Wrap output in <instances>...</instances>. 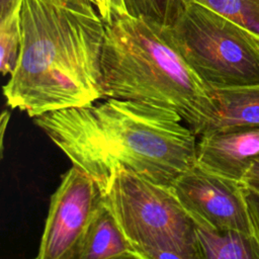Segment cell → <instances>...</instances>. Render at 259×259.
Masks as SVG:
<instances>
[{
	"label": "cell",
	"mask_w": 259,
	"mask_h": 259,
	"mask_svg": "<svg viewBox=\"0 0 259 259\" xmlns=\"http://www.w3.org/2000/svg\"><path fill=\"white\" fill-rule=\"evenodd\" d=\"M102 194L139 259H200L196 225L170 186L117 166Z\"/></svg>",
	"instance_id": "4"
},
{
	"label": "cell",
	"mask_w": 259,
	"mask_h": 259,
	"mask_svg": "<svg viewBox=\"0 0 259 259\" xmlns=\"http://www.w3.org/2000/svg\"><path fill=\"white\" fill-rule=\"evenodd\" d=\"M108 258L139 259L102 196L74 259Z\"/></svg>",
	"instance_id": "9"
},
{
	"label": "cell",
	"mask_w": 259,
	"mask_h": 259,
	"mask_svg": "<svg viewBox=\"0 0 259 259\" xmlns=\"http://www.w3.org/2000/svg\"><path fill=\"white\" fill-rule=\"evenodd\" d=\"M196 237L200 259H259V249L251 235L196 226Z\"/></svg>",
	"instance_id": "11"
},
{
	"label": "cell",
	"mask_w": 259,
	"mask_h": 259,
	"mask_svg": "<svg viewBox=\"0 0 259 259\" xmlns=\"http://www.w3.org/2000/svg\"><path fill=\"white\" fill-rule=\"evenodd\" d=\"M181 0H122L126 14L143 17L168 26L173 21Z\"/></svg>",
	"instance_id": "14"
},
{
	"label": "cell",
	"mask_w": 259,
	"mask_h": 259,
	"mask_svg": "<svg viewBox=\"0 0 259 259\" xmlns=\"http://www.w3.org/2000/svg\"><path fill=\"white\" fill-rule=\"evenodd\" d=\"M102 192L86 172L72 166L51 197L36 259H74Z\"/></svg>",
	"instance_id": "6"
},
{
	"label": "cell",
	"mask_w": 259,
	"mask_h": 259,
	"mask_svg": "<svg viewBox=\"0 0 259 259\" xmlns=\"http://www.w3.org/2000/svg\"><path fill=\"white\" fill-rule=\"evenodd\" d=\"M244 197L246 200L252 236L259 249V192L243 186Z\"/></svg>",
	"instance_id": "15"
},
{
	"label": "cell",
	"mask_w": 259,
	"mask_h": 259,
	"mask_svg": "<svg viewBox=\"0 0 259 259\" xmlns=\"http://www.w3.org/2000/svg\"><path fill=\"white\" fill-rule=\"evenodd\" d=\"M21 5L0 17V70L3 76L10 75L18 61L21 44Z\"/></svg>",
	"instance_id": "12"
},
{
	"label": "cell",
	"mask_w": 259,
	"mask_h": 259,
	"mask_svg": "<svg viewBox=\"0 0 259 259\" xmlns=\"http://www.w3.org/2000/svg\"><path fill=\"white\" fill-rule=\"evenodd\" d=\"M23 0H0V17L11 12L22 4Z\"/></svg>",
	"instance_id": "17"
},
{
	"label": "cell",
	"mask_w": 259,
	"mask_h": 259,
	"mask_svg": "<svg viewBox=\"0 0 259 259\" xmlns=\"http://www.w3.org/2000/svg\"><path fill=\"white\" fill-rule=\"evenodd\" d=\"M168 38L209 90L259 84V38L193 0H181Z\"/></svg>",
	"instance_id": "5"
},
{
	"label": "cell",
	"mask_w": 259,
	"mask_h": 259,
	"mask_svg": "<svg viewBox=\"0 0 259 259\" xmlns=\"http://www.w3.org/2000/svg\"><path fill=\"white\" fill-rule=\"evenodd\" d=\"M33 120L102 193L117 166L170 186L196 163L197 136L176 111L149 103L105 98Z\"/></svg>",
	"instance_id": "1"
},
{
	"label": "cell",
	"mask_w": 259,
	"mask_h": 259,
	"mask_svg": "<svg viewBox=\"0 0 259 259\" xmlns=\"http://www.w3.org/2000/svg\"><path fill=\"white\" fill-rule=\"evenodd\" d=\"M198 138L195 164L239 183L259 157V126L219 131Z\"/></svg>",
	"instance_id": "8"
},
{
	"label": "cell",
	"mask_w": 259,
	"mask_h": 259,
	"mask_svg": "<svg viewBox=\"0 0 259 259\" xmlns=\"http://www.w3.org/2000/svg\"><path fill=\"white\" fill-rule=\"evenodd\" d=\"M241 183L243 186L259 192V157L253 161Z\"/></svg>",
	"instance_id": "16"
},
{
	"label": "cell",
	"mask_w": 259,
	"mask_h": 259,
	"mask_svg": "<svg viewBox=\"0 0 259 259\" xmlns=\"http://www.w3.org/2000/svg\"><path fill=\"white\" fill-rule=\"evenodd\" d=\"M246 28L259 38V0H193Z\"/></svg>",
	"instance_id": "13"
},
{
	"label": "cell",
	"mask_w": 259,
	"mask_h": 259,
	"mask_svg": "<svg viewBox=\"0 0 259 259\" xmlns=\"http://www.w3.org/2000/svg\"><path fill=\"white\" fill-rule=\"evenodd\" d=\"M18 61L3 86L7 105L36 117L103 98L105 23L90 0H23Z\"/></svg>",
	"instance_id": "2"
},
{
	"label": "cell",
	"mask_w": 259,
	"mask_h": 259,
	"mask_svg": "<svg viewBox=\"0 0 259 259\" xmlns=\"http://www.w3.org/2000/svg\"><path fill=\"white\" fill-rule=\"evenodd\" d=\"M197 227L252 236L242 183L194 164L170 185Z\"/></svg>",
	"instance_id": "7"
},
{
	"label": "cell",
	"mask_w": 259,
	"mask_h": 259,
	"mask_svg": "<svg viewBox=\"0 0 259 259\" xmlns=\"http://www.w3.org/2000/svg\"><path fill=\"white\" fill-rule=\"evenodd\" d=\"M101 89L104 99L172 109L197 137L217 111L210 90L171 44L165 26L128 14L105 23Z\"/></svg>",
	"instance_id": "3"
},
{
	"label": "cell",
	"mask_w": 259,
	"mask_h": 259,
	"mask_svg": "<svg viewBox=\"0 0 259 259\" xmlns=\"http://www.w3.org/2000/svg\"><path fill=\"white\" fill-rule=\"evenodd\" d=\"M210 94L217 111L201 135L236 127L259 126V84L210 90Z\"/></svg>",
	"instance_id": "10"
}]
</instances>
